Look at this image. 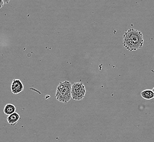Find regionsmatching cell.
<instances>
[{
  "mask_svg": "<svg viewBox=\"0 0 154 142\" xmlns=\"http://www.w3.org/2000/svg\"><path fill=\"white\" fill-rule=\"evenodd\" d=\"M144 44L142 33L134 29H130L123 35V45L130 51L141 49Z\"/></svg>",
  "mask_w": 154,
  "mask_h": 142,
  "instance_id": "6da1fadb",
  "label": "cell"
},
{
  "mask_svg": "<svg viewBox=\"0 0 154 142\" xmlns=\"http://www.w3.org/2000/svg\"><path fill=\"white\" fill-rule=\"evenodd\" d=\"M72 84L68 81L60 83L57 87L55 98L60 102L67 103L71 100Z\"/></svg>",
  "mask_w": 154,
  "mask_h": 142,
  "instance_id": "7a4b0ae2",
  "label": "cell"
},
{
  "mask_svg": "<svg viewBox=\"0 0 154 142\" xmlns=\"http://www.w3.org/2000/svg\"><path fill=\"white\" fill-rule=\"evenodd\" d=\"M86 94V89L82 83H74L72 85L71 97L75 101L82 100Z\"/></svg>",
  "mask_w": 154,
  "mask_h": 142,
  "instance_id": "3957f363",
  "label": "cell"
},
{
  "mask_svg": "<svg viewBox=\"0 0 154 142\" xmlns=\"http://www.w3.org/2000/svg\"><path fill=\"white\" fill-rule=\"evenodd\" d=\"M24 90V85L19 79H14L11 85V91L13 94H19Z\"/></svg>",
  "mask_w": 154,
  "mask_h": 142,
  "instance_id": "277c9868",
  "label": "cell"
},
{
  "mask_svg": "<svg viewBox=\"0 0 154 142\" xmlns=\"http://www.w3.org/2000/svg\"><path fill=\"white\" fill-rule=\"evenodd\" d=\"M20 119V116H19V114L15 112L8 116L7 118V120L8 123L11 126H14L18 123Z\"/></svg>",
  "mask_w": 154,
  "mask_h": 142,
  "instance_id": "5b68a950",
  "label": "cell"
},
{
  "mask_svg": "<svg viewBox=\"0 0 154 142\" xmlns=\"http://www.w3.org/2000/svg\"><path fill=\"white\" fill-rule=\"evenodd\" d=\"M141 96L143 98L145 99L146 100H150L154 98V94L152 90H145L141 92Z\"/></svg>",
  "mask_w": 154,
  "mask_h": 142,
  "instance_id": "8992f818",
  "label": "cell"
},
{
  "mask_svg": "<svg viewBox=\"0 0 154 142\" xmlns=\"http://www.w3.org/2000/svg\"><path fill=\"white\" fill-rule=\"evenodd\" d=\"M15 110H16V108L15 106L12 104H6V106H5L4 108V113L7 115V116H10L12 114L14 113L15 112Z\"/></svg>",
  "mask_w": 154,
  "mask_h": 142,
  "instance_id": "52a82bcc",
  "label": "cell"
},
{
  "mask_svg": "<svg viewBox=\"0 0 154 142\" xmlns=\"http://www.w3.org/2000/svg\"><path fill=\"white\" fill-rule=\"evenodd\" d=\"M3 5H4L3 1H2V0H0V9L3 7Z\"/></svg>",
  "mask_w": 154,
  "mask_h": 142,
  "instance_id": "ba28073f",
  "label": "cell"
},
{
  "mask_svg": "<svg viewBox=\"0 0 154 142\" xmlns=\"http://www.w3.org/2000/svg\"><path fill=\"white\" fill-rule=\"evenodd\" d=\"M9 2V1H3V2H4V4H5V3H8V2Z\"/></svg>",
  "mask_w": 154,
  "mask_h": 142,
  "instance_id": "9c48e42d",
  "label": "cell"
},
{
  "mask_svg": "<svg viewBox=\"0 0 154 142\" xmlns=\"http://www.w3.org/2000/svg\"><path fill=\"white\" fill-rule=\"evenodd\" d=\"M152 91H153V92H154V88H153V89H152Z\"/></svg>",
  "mask_w": 154,
  "mask_h": 142,
  "instance_id": "30bf717a",
  "label": "cell"
}]
</instances>
